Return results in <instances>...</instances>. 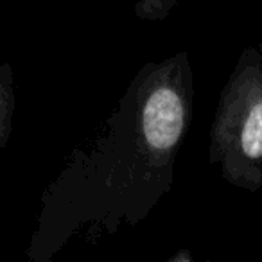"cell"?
Returning <instances> with one entry per match:
<instances>
[{"label":"cell","mask_w":262,"mask_h":262,"mask_svg":"<svg viewBox=\"0 0 262 262\" xmlns=\"http://www.w3.org/2000/svg\"><path fill=\"white\" fill-rule=\"evenodd\" d=\"M192 72L187 54L146 65L76 165L77 223L115 232L135 225L169 190L190 122Z\"/></svg>","instance_id":"1"},{"label":"cell","mask_w":262,"mask_h":262,"mask_svg":"<svg viewBox=\"0 0 262 262\" xmlns=\"http://www.w3.org/2000/svg\"><path fill=\"white\" fill-rule=\"evenodd\" d=\"M210 162L239 189L262 187V58L255 49H244L219 99Z\"/></svg>","instance_id":"2"},{"label":"cell","mask_w":262,"mask_h":262,"mask_svg":"<svg viewBox=\"0 0 262 262\" xmlns=\"http://www.w3.org/2000/svg\"><path fill=\"white\" fill-rule=\"evenodd\" d=\"M15 113V83L8 63L0 61V151L4 149L13 129Z\"/></svg>","instance_id":"3"},{"label":"cell","mask_w":262,"mask_h":262,"mask_svg":"<svg viewBox=\"0 0 262 262\" xmlns=\"http://www.w3.org/2000/svg\"><path fill=\"white\" fill-rule=\"evenodd\" d=\"M182 0H140L135 13L142 20H162Z\"/></svg>","instance_id":"4"}]
</instances>
